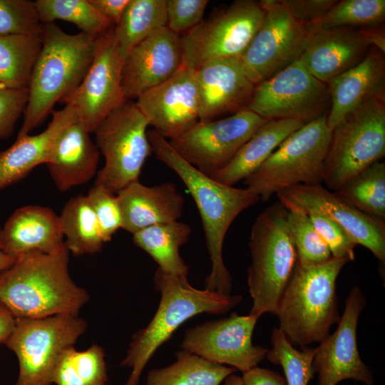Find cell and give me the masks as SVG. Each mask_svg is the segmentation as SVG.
<instances>
[{
  "instance_id": "6da1fadb",
  "label": "cell",
  "mask_w": 385,
  "mask_h": 385,
  "mask_svg": "<svg viewBox=\"0 0 385 385\" xmlns=\"http://www.w3.org/2000/svg\"><path fill=\"white\" fill-rule=\"evenodd\" d=\"M151 151L174 171L191 194L200 212L211 270L205 279V289L230 295L232 279L223 260L226 233L235 219L256 204L260 197L247 188L221 183L186 162L169 141L155 130L148 131Z\"/></svg>"
},
{
  "instance_id": "7a4b0ae2",
  "label": "cell",
  "mask_w": 385,
  "mask_h": 385,
  "mask_svg": "<svg viewBox=\"0 0 385 385\" xmlns=\"http://www.w3.org/2000/svg\"><path fill=\"white\" fill-rule=\"evenodd\" d=\"M69 250L32 251L0 272V302L16 319L78 314L88 302L87 291L71 279Z\"/></svg>"
},
{
  "instance_id": "3957f363",
  "label": "cell",
  "mask_w": 385,
  "mask_h": 385,
  "mask_svg": "<svg viewBox=\"0 0 385 385\" xmlns=\"http://www.w3.org/2000/svg\"><path fill=\"white\" fill-rule=\"evenodd\" d=\"M41 48L28 86L24 120L18 138L28 135L53 106L81 83L93 61L97 36L69 34L55 23L41 24Z\"/></svg>"
},
{
  "instance_id": "277c9868",
  "label": "cell",
  "mask_w": 385,
  "mask_h": 385,
  "mask_svg": "<svg viewBox=\"0 0 385 385\" xmlns=\"http://www.w3.org/2000/svg\"><path fill=\"white\" fill-rule=\"evenodd\" d=\"M160 301L151 321L135 333L120 366L131 368L123 385H138L146 364L156 350L173 336L185 322L195 315L221 314L242 301L241 295H225L207 289H197L188 278L175 277L159 268L153 278Z\"/></svg>"
},
{
  "instance_id": "5b68a950",
  "label": "cell",
  "mask_w": 385,
  "mask_h": 385,
  "mask_svg": "<svg viewBox=\"0 0 385 385\" xmlns=\"http://www.w3.org/2000/svg\"><path fill=\"white\" fill-rule=\"evenodd\" d=\"M349 261L332 257L316 265L297 262L281 297L276 316L279 329L292 345L320 343L338 324L336 282Z\"/></svg>"
},
{
  "instance_id": "8992f818",
  "label": "cell",
  "mask_w": 385,
  "mask_h": 385,
  "mask_svg": "<svg viewBox=\"0 0 385 385\" xmlns=\"http://www.w3.org/2000/svg\"><path fill=\"white\" fill-rule=\"evenodd\" d=\"M248 245L252 262L247 284L253 301L249 314L258 319L265 313L276 315L298 261L287 223V210L280 202L257 215Z\"/></svg>"
},
{
  "instance_id": "52a82bcc",
  "label": "cell",
  "mask_w": 385,
  "mask_h": 385,
  "mask_svg": "<svg viewBox=\"0 0 385 385\" xmlns=\"http://www.w3.org/2000/svg\"><path fill=\"white\" fill-rule=\"evenodd\" d=\"M327 117V113L307 123L289 135L244 180L246 188L266 201L292 186L322 185L332 133Z\"/></svg>"
},
{
  "instance_id": "ba28073f",
  "label": "cell",
  "mask_w": 385,
  "mask_h": 385,
  "mask_svg": "<svg viewBox=\"0 0 385 385\" xmlns=\"http://www.w3.org/2000/svg\"><path fill=\"white\" fill-rule=\"evenodd\" d=\"M385 155V101H368L332 130L323 183L333 192Z\"/></svg>"
},
{
  "instance_id": "9c48e42d",
  "label": "cell",
  "mask_w": 385,
  "mask_h": 385,
  "mask_svg": "<svg viewBox=\"0 0 385 385\" xmlns=\"http://www.w3.org/2000/svg\"><path fill=\"white\" fill-rule=\"evenodd\" d=\"M78 314L16 319L5 345L16 355L19 375L14 385H51L52 375L63 353L86 331Z\"/></svg>"
},
{
  "instance_id": "30bf717a",
  "label": "cell",
  "mask_w": 385,
  "mask_h": 385,
  "mask_svg": "<svg viewBox=\"0 0 385 385\" xmlns=\"http://www.w3.org/2000/svg\"><path fill=\"white\" fill-rule=\"evenodd\" d=\"M148 122L135 101H127L113 110L95 130L96 145L105 159L95 185L114 194L139 181L143 165L150 155Z\"/></svg>"
},
{
  "instance_id": "8fae6325",
  "label": "cell",
  "mask_w": 385,
  "mask_h": 385,
  "mask_svg": "<svg viewBox=\"0 0 385 385\" xmlns=\"http://www.w3.org/2000/svg\"><path fill=\"white\" fill-rule=\"evenodd\" d=\"M260 1L237 0L180 36L183 63L196 69L213 58L238 57L264 17Z\"/></svg>"
},
{
  "instance_id": "7c38bea8",
  "label": "cell",
  "mask_w": 385,
  "mask_h": 385,
  "mask_svg": "<svg viewBox=\"0 0 385 385\" xmlns=\"http://www.w3.org/2000/svg\"><path fill=\"white\" fill-rule=\"evenodd\" d=\"M330 108L327 84L313 76L299 59L255 86L247 109L266 120L309 123Z\"/></svg>"
},
{
  "instance_id": "4fadbf2b",
  "label": "cell",
  "mask_w": 385,
  "mask_h": 385,
  "mask_svg": "<svg viewBox=\"0 0 385 385\" xmlns=\"http://www.w3.org/2000/svg\"><path fill=\"white\" fill-rule=\"evenodd\" d=\"M265 14L249 46L240 56L242 70L255 85L299 60L307 38L305 26L278 0H261Z\"/></svg>"
},
{
  "instance_id": "5bb4252c",
  "label": "cell",
  "mask_w": 385,
  "mask_h": 385,
  "mask_svg": "<svg viewBox=\"0 0 385 385\" xmlns=\"http://www.w3.org/2000/svg\"><path fill=\"white\" fill-rule=\"evenodd\" d=\"M267 120L245 108L210 121H198L168 140L190 165L211 176L225 167L251 135Z\"/></svg>"
},
{
  "instance_id": "9a60e30c",
  "label": "cell",
  "mask_w": 385,
  "mask_h": 385,
  "mask_svg": "<svg viewBox=\"0 0 385 385\" xmlns=\"http://www.w3.org/2000/svg\"><path fill=\"white\" fill-rule=\"evenodd\" d=\"M123 64L111 26L97 36L92 63L81 83L59 101L76 109L90 133L127 101L122 86Z\"/></svg>"
},
{
  "instance_id": "2e32d148",
  "label": "cell",
  "mask_w": 385,
  "mask_h": 385,
  "mask_svg": "<svg viewBox=\"0 0 385 385\" xmlns=\"http://www.w3.org/2000/svg\"><path fill=\"white\" fill-rule=\"evenodd\" d=\"M257 319L234 312L227 318L206 322L187 329L180 347L212 363L246 372L257 366L268 351L252 344Z\"/></svg>"
},
{
  "instance_id": "e0dca14e",
  "label": "cell",
  "mask_w": 385,
  "mask_h": 385,
  "mask_svg": "<svg viewBox=\"0 0 385 385\" xmlns=\"http://www.w3.org/2000/svg\"><path fill=\"white\" fill-rule=\"evenodd\" d=\"M366 304L360 288L354 287L346 299L337 329L317 347L312 365L318 374V385H337L346 379L374 385L372 373L362 361L356 343L358 321Z\"/></svg>"
},
{
  "instance_id": "ac0fdd59",
  "label": "cell",
  "mask_w": 385,
  "mask_h": 385,
  "mask_svg": "<svg viewBox=\"0 0 385 385\" xmlns=\"http://www.w3.org/2000/svg\"><path fill=\"white\" fill-rule=\"evenodd\" d=\"M283 206L318 210L341 226L351 240L385 262V222L345 202L322 185H297L277 192Z\"/></svg>"
},
{
  "instance_id": "d6986e66",
  "label": "cell",
  "mask_w": 385,
  "mask_h": 385,
  "mask_svg": "<svg viewBox=\"0 0 385 385\" xmlns=\"http://www.w3.org/2000/svg\"><path fill=\"white\" fill-rule=\"evenodd\" d=\"M135 103L153 130L166 139L178 137L199 121L195 69L183 63L173 76Z\"/></svg>"
},
{
  "instance_id": "ffe728a7",
  "label": "cell",
  "mask_w": 385,
  "mask_h": 385,
  "mask_svg": "<svg viewBox=\"0 0 385 385\" xmlns=\"http://www.w3.org/2000/svg\"><path fill=\"white\" fill-rule=\"evenodd\" d=\"M183 63L180 36L163 27L135 46L125 58L122 86L127 101L173 76Z\"/></svg>"
},
{
  "instance_id": "44dd1931",
  "label": "cell",
  "mask_w": 385,
  "mask_h": 385,
  "mask_svg": "<svg viewBox=\"0 0 385 385\" xmlns=\"http://www.w3.org/2000/svg\"><path fill=\"white\" fill-rule=\"evenodd\" d=\"M199 120L210 121L247 108L255 85L245 74L240 56L208 60L195 69Z\"/></svg>"
},
{
  "instance_id": "7402d4cb",
  "label": "cell",
  "mask_w": 385,
  "mask_h": 385,
  "mask_svg": "<svg viewBox=\"0 0 385 385\" xmlns=\"http://www.w3.org/2000/svg\"><path fill=\"white\" fill-rule=\"evenodd\" d=\"M307 31L306 46L299 59L313 76L325 83L360 63L371 48L359 29Z\"/></svg>"
},
{
  "instance_id": "603a6c76",
  "label": "cell",
  "mask_w": 385,
  "mask_h": 385,
  "mask_svg": "<svg viewBox=\"0 0 385 385\" xmlns=\"http://www.w3.org/2000/svg\"><path fill=\"white\" fill-rule=\"evenodd\" d=\"M327 84L330 96L327 120L332 131L362 103L373 99L385 101L384 54L371 47L360 63Z\"/></svg>"
},
{
  "instance_id": "cb8c5ba5",
  "label": "cell",
  "mask_w": 385,
  "mask_h": 385,
  "mask_svg": "<svg viewBox=\"0 0 385 385\" xmlns=\"http://www.w3.org/2000/svg\"><path fill=\"white\" fill-rule=\"evenodd\" d=\"M116 195L122 214V229L132 235L152 225L178 221L183 215L184 197L171 182L147 186L136 181Z\"/></svg>"
},
{
  "instance_id": "d4e9b609",
  "label": "cell",
  "mask_w": 385,
  "mask_h": 385,
  "mask_svg": "<svg viewBox=\"0 0 385 385\" xmlns=\"http://www.w3.org/2000/svg\"><path fill=\"white\" fill-rule=\"evenodd\" d=\"M63 237L60 217L51 208L26 205L0 228V247L16 258L32 251L53 253L64 245Z\"/></svg>"
},
{
  "instance_id": "484cf974",
  "label": "cell",
  "mask_w": 385,
  "mask_h": 385,
  "mask_svg": "<svg viewBox=\"0 0 385 385\" xmlns=\"http://www.w3.org/2000/svg\"><path fill=\"white\" fill-rule=\"evenodd\" d=\"M78 118L56 140L46 165L57 188L67 191L96 175L100 151Z\"/></svg>"
},
{
  "instance_id": "4316f807",
  "label": "cell",
  "mask_w": 385,
  "mask_h": 385,
  "mask_svg": "<svg viewBox=\"0 0 385 385\" xmlns=\"http://www.w3.org/2000/svg\"><path fill=\"white\" fill-rule=\"evenodd\" d=\"M51 113V120L43 132L18 138L10 148L0 151V190L21 180L37 165L46 164L58 135L78 118L70 105Z\"/></svg>"
},
{
  "instance_id": "83f0119b",
  "label": "cell",
  "mask_w": 385,
  "mask_h": 385,
  "mask_svg": "<svg viewBox=\"0 0 385 385\" xmlns=\"http://www.w3.org/2000/svg\"><path fill=\"white\" fill-rule=\"evenodd\" d=\"M304 124L292 119L267 120L225 167L210 177L225 185L234 186L253 173L281 143Z\"/></svg>"
},
{
  "instance_id": "f1b7e54d",
  "label": "cell",
  "mask_w": 385,
  "mask_h": 385,
  "mask_svg": "<svg viewBox=\"0 0 385 385\" xmlns=\"http://www.w3.org/2000/svg\"><path fill=\"white\" fill-rule=\"evenodd\" d=\"M192 230L180 221L158 224L133 234V243L147 252L163 272L175 277L188 278L189 267L180 255Z\"/></svg>"
},
{
  "instance_id": "f546056e",
  "label": "cell",
  "mask_w": 385,
  "mask_h": 385,
  "mask_svg": "<svg viewBox=\"0 0 385 385\" xmlns=\"http://www.w3.org/2000/svg\"><path fill=\"white\" fill-rule=\"evenodd\" d=\"M166 0H130L113 32L120 58L160 29L166 26Z\"/></svg>"
},
{
  "instance_id": "4dcf8cb0",
  "label": "cell",
  "mask_w": 385,
  "mask_h": 385,
  "mask_svg": "<svg viewBox=\"0 0 385 385\" xmlns=\"http://www.w3.org/2000/svg\"><path fill=\"white\" fill-rule=\"evenodd\" d=\"M175 356L172 364L150 370L145 385H220L237 371L184 350Z\"/></svg>"
},
{
  "instance_id": "1f68e13d",
  "label": "cell",
  "mask_w": 385,
  "mask_h": 385,
  "mask_svg": "<svg viewBox=\"0 0 385 385\" xmlns=\"http://www.w3.org/2000/svg\"><path fill=\"white\" fill-rule=\"evenodd\" d=\"M65 245L75 255L93 254L101 250L106 243L96 217L86 196L71 198L59 216Z\"/></svg>"
},
{
  "instance_id": "d6a6232c",
  "label": "cell",
  "mask_w": 385,
  "mask_h": 385,
  "mask_svg": "<svg viewBox=\"0 0 385 385\" xmlns=\"http://www.w3.org/2000/svg\"><path fill=\"white\" fill-rule=\"evenodd\" d=\"M41 48L39 35H0V85L28 88Z\"/></svg>"
},
{
  "instance_id": "836d02e7",
  "label": "cell",
  "mask_w": 385,
  "mask_h": 385,
  "mask_svg": "<svg viewBox=\"0 0 385 385\" xmlns=\"http://www.w3.org/2000/svg\"><path fill=\"white\" fill-rule=\"evenodd\" d=\"M334 192L359 210L384 220L385 163H373Z\"/></svg>"
},
{
  "instance_id": "e575fe53",
  "label": "cell",
  "mask_w": 385,
  "mask_h": 385,
  "mask_svg": "<svg viewBox=\"0 0 385 385\" xmlns=\"http://www.w3.org/2000/svg\"><path fill=\"white\" fill-rule=\"evenodd\" d=\"M384 0H341L319 19L304 26L307 29L384 26Z\"/></svg>"
},
{
  "instance_id": "d590c367",
  "label": "cell",
  "mask_w": 385,
  "mask_h": 385,
  "mask_svg": "<svg viewBox=\"0 0 385 385\" xmlns=\"http://www.w3.org/2000/svg\"><path fill=\"white\" fill-rule=\"evenodd\" d=\"M41 24L56 20L75 24L81 32L97 36L111 26L88 0H36L34 1Z\"/></svg>"
},
{
  "instance_id": "8d00e7d4",
  "label": "cell",
  "mask_w": 385,
  "mask_h": 385,
  "mask_svg": "<svg viewBox=\"0 0 385 385\" xmlns=\"http://www.w3.org/2000/svg\"><path fill=\"white\" fill-rule=\"evenodd\" d=\"M271 342L272 347L266 356L271 363L282 367L286 384L308 385L315 374L312 364L317 348L296 349L279 328L273 329Z\"/></svg>"
},
{
  "instance_id": "74e56055",
  "label": "cell",
  "mask_w": 385,
  "mask_h": 385,
  "mask_svg": "<svg viewBox=\"0 0 385 385\" xmlns=\"http://www.w3.org/2000/svg\"><path fill=\"white\" fill-rule=\"evenodd\" d=\"M287 223L294 242L298 262L304 265L321 264L329 260L331 252L315 230L307 211L296 206H284Z\"/></svg>"
},
{
  "instance_id": "f35d334b",
  "label": "cell",
  "mask_w": 385,
  "mask_h": 385,
  "mask_svg": "<svg viewBox=\"0 0 385 385\" xmlns=\"http://www.w3.org/2000/svg\"><path fill=\"white\" fill-rule=\"evenodd\" d=\"M41 29L34 1L0 0V35H39Z\"/></svg>"
},
{
  "instance_id": "ab89813d",
  "label": "cell",
  "mask_w": 385,
  "mask_h": 385,
  "mask_svg": "<svg viewBox=\"0 0 385 385\" xmlns=\"http://www.w3.org/2000/svg\"><path fill=\"white\" fill-rule=\"evenodd\" d=\"M86 196L96 217L104 241L108 242L116 231L122 228V214L117 195L94 184Z\"/></svg>"
},
{
  "instance_id": "60d3db41",
  "label": "cell",
  "mask_w": 385,
  "mask_h": 385,
  "mask_svg": "<svg viewBox=\"0 0 385 385\" xmlns=\"http://www.w3.org/2000/svg\"><path fill=\"white\" fill-rule=\"evenodd\" d=\"M305 210L315 230L328 246L332 256L338 259H345L349 262L354 260V248L356 245L344 230L318 210L314 209Z\"/></svg>"
},
{
  "instance_id": "b9f144b4",
  "label": "cell",
  "mask_w": 385,
  "mask_h": 385,
  "mask_svg": "<svg viewBox=\"0 0 385 385\" xmlns=\"http://www.w3.org/2000/svg\"><path fill=\"white\" fill-rule=\"evenodd\" d=\"M72 364L84 385H106L108 382L105 352L101 346L93 344L83 351L71 348Z\"/></svg>"
},
{
  "instance_id": "7bdbcfd3",
  "label": "cell",
  "mask_w": 385,
  "mask_h": 385,
  "mask_svg": "<svg viewBox=\"0 0 385 385\" xmlns=\"http://www.w3.org/2000/svg\"><path fill=\"white\" fill-rule=\"evenodd\" d=\"M207 0H166V26L180 36L189 31L203 19Z\"/></svg>"
},
{
  "instance_id": "ee69618b",
  "label": "cell",
  "mask_w": 385,
  "mask_h": 385,
  "mask_svg": "<svg viewBox=\"0 0 385 385\" xmlns=\"http://www.w3.org/2000/svg\"><path fill=\"white\" fill-rule=\"evenodd\" d=\"M28 95V88L0 85V139L12 135L16 122L26 110Z\"/></svg>"
},
{
  "instance_id": "f6af8a7d",
  "label": "cell",
  "mask_w": 385,
  "mask_h": 385,
  "mask_svg": "<svg viewBox=\"0 0 385 385\" xmlns=\"http://www.w3.org/2000/svg\"><path fill=\"white\" fill-rule=\"evenodd\" d=\"M337 0H278L304 26L322 17Z\"/></svg>"
},
{
  "instance_id": "bcb514c9",
  "label": "cell",
  "mask_w": 385,
  "mask_h": 385,
  "mask_svg": "<svg viewBox=\"0 0 385 385\" xmlns=\"http://www.w3.org/2000/svg\"><path fill=\"white\" fill-rule=\"evenodd\" d=\"M71 347L67 349L57 361L52 375V384L56 385H84L72 364L70 355Z\"/></svg>"
},
{
  "instance_id": "7dc6e473",
  "label": "cell",
  "mask_w": 385,
  "mask_h": 385,
  "mask_svg": "<svg viewBox=\"0 0 385 385\" xmlns=\"http://www.w3.org/2000/svg\"><path fill=\"white\" fill-rule=\"evenodd\" d=\"M245 385H287L285 379L271 369L255 366L242 373Z\"/></svg>"
},
{
  "instance_id": "c3c4849f",
  "label": "cell",
  "mask_w": 385,
  "mask_h": 385,
  "mask_svg": "<svg viewBox=\"0 0 385 385\" xmlns=\"http://www.w3.org/2000/svg\"><path fill=\"white\" fill-rule=\"evenodd\" d=\"M130 0H88L93 7L109 23L116 25Z\"/></svg>"
},
{
  "instance_id": "681fc988",
  "label": "cell",
  "mask_w": 385,
  "mask_h": 385,
  "mask_svg": "<svg viewBox=\"0 0 385 385\" xmlns=\"http://www.w3.org/2000/svg\"><path fill=\"white\" fill-rule=\"evenodd\" d=\"M16 321V319L0 302V345L5 344L15 327Z\"/></svg>"
},
{
  "instance_id": "f907efd6",
  "label": "cell",
  "mask_w": 385,
  "mask_h": 385,
  "mask_svg": "<svg viewBox=\"0 0 385 385\" xmlns=\"http://www.w3.org/2000/svg\"><path fill=\"white\" fill-rule=\"evenodd\" d=\"M371 47L385 53V32L384 26L359 29Z\"/></svg>"
},
{
  "instance_id": "816d5d0a",
  "label": "cell",
  "mask_w": 385,
  "mask_h": 385,
  "mask_svg": "<svg viewBox=\"0 0 385 385\" xmlns=\"http://www.w3.org/2000/svg\"><path fill=\"white\" fill-rule=\"evenodd\" d=\"M16 259V257L4 252L0 247V272L11 267Z\"/></svg>"
},
{
  "instance_id": "f5cc1de1",
  "label": "cell",
  "mask_w": 385,
  "mask_h": 385,
  "mask_svg": "<svg viewBox=\"0 0 385 385\" xmlns=\"http://www.w3.org/2000/svg\"><path fill=\"white\" fill-rule=\"evenodd\" d=\"M224 385H245L242 376L232 374L224 380Z\"/></svg>"
}]
</instances>
